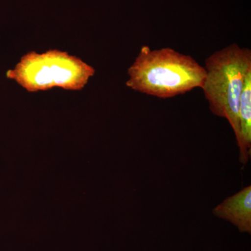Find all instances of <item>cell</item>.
<instances>
[{
	"mask_svg": "<svg viewBox=\"0 0 251 251\" xmlns=\"http://www.w3.org/2000/svg\"><path fill=\"white\" fill-rule=\"evenodd\" d=\"M126 86L135 92L169 99L201 88L206 70L191 56L171 48L143 46L128 69Z\"/></svg>",
	"mask_w": 251,
	"mask_h": 251,
	"instance_id": "1",
	"label": "cell"
},
{
	"mask_svg": "<svg viewBox=\"0 0 251 251\" xmlns=\"http://www.w3.org/2000/svg\"><path fill=\"white\" fill-rule=\"evenodd\" d=\"M202 89L214 115L226 119L239 138V103L246 77L251 72V50L237 44L216 51L205 60Z\"/></svg>",
	"mask_w": 251,
	"mask_h": 251,
	"instance_id": "2",
	"label": "cell"
},
{
	"mask_svg": "<svg viewBox=\"0 0 251 251\" xmlns=\"http://www.w3.org/2000/svg\"><path fill=\"white\" fill-rule=\"evenodd\" d=\"M95 73V69L80 57L67 51L50 49L41 53L32 50L23 54L6 76L29 93L54 88L76 92L85 88Z\"/></svg>",
	"mask_w": 251,
	"mask_h": 251,
	"instance_id": "3",
	"label": "cell"
},
{
	"mask_svg": "<svg viewBox=\"0 0 251 251\" xmlns=\"http://www.w3.org/2000/svg\"><path fill=\"white\" fill-rule=\"evenodd\" d=\"M214 216L229 221L241 232L251 233V186L225 200L212 211Z\"/></svg>",
	"mask_w": 251,
	"mask_h": 251,
	"instance_id": "4",
	"label": "cell"
},
{
	"mask_svg": "<svg viewBox=\"0 0 251 251\" xmlns=\"http://www.w3.org/2000/svg\"><path fill=\"white\" fill-rule=\"evenodd\" d=\"M239 161L247 164L251 155V72L247 75L239 103Z\"/></svg>",
	"mask_w": 251,
	"mask_h": 251,
	"instance_id": "5",
	"label": "cell"
}]
</instances>
